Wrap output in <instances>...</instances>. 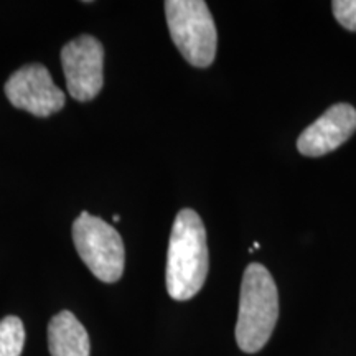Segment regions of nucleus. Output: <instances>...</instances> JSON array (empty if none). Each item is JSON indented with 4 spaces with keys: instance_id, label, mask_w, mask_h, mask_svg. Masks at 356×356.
<instances>
[{
    "instance_id": "f257e3e1",
    "label": "nucleus",
    "mask_w": 356,
    "mask_h": 356,
    "mask_svg": "<svg viewBox=\"0 0 356 356\" xmlns=\"http://www.w3.org/2000/svg\"><path fill=\"white\" fill-rule=\"evenodd\" d=\"M210 267L207 229L191 208L178 213L173 221L167 254V292L173 300L193 299L202 291Z\"/></svg>"
},
{
    "instance_id": "f03ea898",
    "label": "nucleus",
    "mask_w": 356,
    "mask_h": 356,
    "mask_svg": "<svg viewBox=\"0 0 356 356\" xmlns=\"http://www.w3.org/2000/svg\"><path fill=\"white\" fill-rule=\"evenodd\" d=\"M277 318V286L264 266L252 262L243 275L234 332L236 343L244 353H257L269 341Z\"/></svg>"
},
{
    "instance_id": "7ed1b4c3",
    "label": "nucleus",
    "mask_w": 356,
    "mask_h": 356,
    "mask_svg": "<svg viewBox=\"0 0 356 356\" xmlns=\"http://www.w3.org/2000/svg\"><path fill=\"white\" fill-rule=\"evenodd\" d=\"M170 37L191 66L208 68L216 56L218 33L210 8L203 0H167Z\"/></svg>"
},
{
    "instance_id": "20e7f679",
    "label": "nucleus",
    "mask_w": 356,
    "mask_h": 356,
    "mask_svg": "<svg viewBox=\"0 0 356 356\" xmlns=\"http://www.w3.org/2000/svg\"><path fill=\"white\" fill-rule=\"evenodd\" d=\"M73 241L79 257L101 282L114 284L122 277L126 249L109 222L83 211L73 222Z\"/></svg>"
},
{
    "instance_id": "39448f33",
    "label": "nucleus",
    "mask_w": 356,
    "mask_h": 356,
    "mask_svg": "<svg viewBox=\"0 0 356 356\" xmlns=\"http://www.w3.org/2000/svg\"><path fill=\"white\" fill-rule=\"evenodd\" d=\"M66 88L73 99L86 102L99 95L104 84V47L92 35H81L61 48Z\"/></svg>"
},
{
    "instance_id": "423d86ee",
    "label": "nucleus",
    "mask_w": 356,
    "mask_h": 356,
    "mask_svg": "<svg viewBox=\"0 0 356 356\" xmlns=\"http://www.w3.org/2000/svg\"><path fill=\"white\" fill-rule=\"evenodd\" d=\"M6 96L13 108L37 118H48L65 108V92L40 63L22 66L6 83Z\"/></svg>"
},
{
    "instance_id": "0eeeda50",
    "label": "nucleus",
    "mask_w": 356,
    "mask_h": 356,
    "mask_svg": "<svg viewBox=\"0 0 356 356\" xmlns=\"http://www.w3.org/2000/svg\"><path fill=\"white\" fill-rule=\"evenodd\" d=\"M356 132V109L348 102L328 108L297 139V150L305 157H323L341 147Z\"/></svg>"
},
{
    "instance_id": "6e6552de",
    "label": "nucleus",
    "mask_w": 356,
    "mask_h": 356,
    "mask_svg": "<svg viewBox=\"0 0 356 356\" xmlns=\"http://www.w3.org/2000/svg\"><path fill=\"white\" fill-rule=\"evenodd\" d=\"M48 348L51 356H89L91 353L86 328L70 310H61L48 323Z\"/></svg>"
},
{
    "instance_id": "1a4fd4ad",
    "label": "nucleus",
    "mask_w": 356,
    "mask_h": 356,
    "mask_svg": "<svg viewBox=\"0 0 356 356\" xmlns=\"http://www.w3.org/2000/svg\"><path fill=\"white\" fill-rule=\"evenodd\" d=\"M25 346L24 323L15 315L0 320V356H20Z\"/></svg>"
},
{
    "instance_id": "9d476101",
    "label": "nucleus",
    "mask_w": 356,
    "mask_h": 356,
    "mask_svg": "<svg viewBox=\"0 0 356 356\" xmlns=\"http://www.w3.org/2000/svg\"><path fill=\"white\" fill-rule=\"evenodd\" d=\"M332 10L338 24L350 32H356V0H335L332 2Z\"/></svg>"
},
{
    "instance_id": "9b49d317",
    "label": "nucleus",
    "mask_w": 356,
    "mask_h": 356,
    "mask_svg": "<svg viewBox=\"0 0 356 356\" xmlns=\"http://www.w3.org/2000/svg\"><path fill=\"white\" fill-rule=\"evenodd\" d=\"M113 220H114V222H119V221H121V216H119V215H114V216H113Z\"/></svg>"
}]
</instances>
